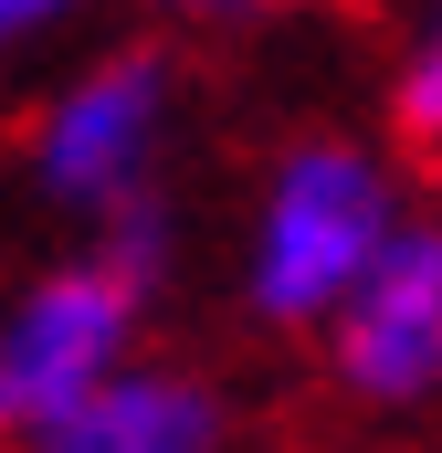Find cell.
<instances>
[{
	"label": "cell",
	"instance_id": "6da1fadb",
	"mask_svg": "<svg viewBox=\"0 0 442 453\" xmlns=\"http://www.w3.org/2000/svg\"><path fill=\"white\" fill-rule=\"evenodd\" d=\"M179 264V201H137L116 222L74 232V253L32 264L0 296V443L32 453L95 380H116L148 348V306Z\"/></svg>",
	"mask_w": 442,
	"mask_h": 453
},
{
	"label": "cell",
	"instance_id": "7a4b0ae2",
	"mask_svg": "<svg viewBox=\"0 0 442 453\" xmlns=\"http://www.w3.org/2000/svg\"><path fill=\"white\" fill-rule=\"evenodd\" d=\"M411 222V180L379 137H285L242 201V242H232V306L263 338H306L358 296V274L390 253V232Z\"/></svg>",
	"mask_w": 442,
	"mask_h": 453
},
{
	"label": "cell",
	"instance_id": "3957f363",
	"mask_svg": "<svg viewBox=\"0 0 442 453\" xmlns=\"http://www.w3.org/2000/svg\"><path fill=\"white\" fill-rule=\"evenodd\" d=\"M169 148H179V53L158 42H106L85 53L21 127V190L53 222L95 232L137 201L169 190Z\"/></svg>",
	"mask_w": 442,
	"mask_h": 453
},
{
	"label": "cell",
	"instance_id": "277c9868",
	"mask_svg": "<svg viewBox=\"0 0 442 453\" xmlns=\"http://www.w3.org/2000/svg\"><path fill=\"white\" fill-rule=\"evenodd\" d=\"M316 369L369 422L442 411V211H411L390 232V253L358 274V296L316 327Z\"/></svg>",
	"mask_w": 442,
	"mask_h": 453
},
{
	"label": "cell",
	"instance_id": "5b68a950",
	"mask_svg": "<svg viewBox=\"0 0 442 453\" xmlns=\"http://www.w3.org/2000/svg\"><path fill=\"white\" fill-rule=\"evenodd\" d=\"M32 453H232V401H221L190 358H148L137 348Z\"/></svg>",
	"mask_w": 442,
	"mask_h": 453
},
{
	"label": "cell",
	"instance_id": "8992f818",
	"mask_svg": "<svg viewBox=\"0 0 442 453\" xmlns=\"http://www.w3.org/2000/svg\"><path fill=\"white\" fill-rule=\"evenodd\" d=\"M390 137L442 158V0L400 11V53H390Z\"/></svg>",
	"mask_w": 442,
	"mask_h": 453
},
{
	"label": "cell",
	"instance_id": "52a82bcc",
	"mask_svg": "<svg viewBox=\"0 0 442 453\" xmlns=\"http://www.w3.org/2000/svg\"><path fill=\"white\" fill-rule=\"evenodd\" d=\"M95 0H0V74L21 64V53H42L53 32H74Z\"/></svg>",
	"mask_w": 442,
	"mask_h": 453
},
{
	"label": "cell",
	"instance_id": "ba28073f",
	"mask_svg": "<svg viewBox=\"0 0 442 453\" xmlns=\"http://www.w3.org/2000/svg\"><path fill=\"white\" fill-rule=\"evenodd\" d=\"M169 21H263V11H285V0H158Z\"/></svg>",
	"mask_w": 442,
	"mask_h": 453
}]
</instances>
